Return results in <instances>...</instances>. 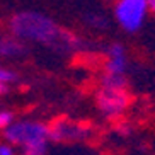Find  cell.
Listing matches in <instances>:
<instances>
[{"label":"cell","mask_w":155,"mask_h":155,"mask_svg":"<svg viewBox=\"0 0 155 155\" xmlns=\"http://www.w3.org/2000/svg\"><path fill=\"white\" fill-rule=\"evenodd\" d=\"M9 29L12 36L21 43H39V45L55 48L58 51H73L82 46V41L72 32L65 31L58 22H55L46 14L36 10L17 12L10 19Z\"/></svg>","instance_id":"6da1fadb"},{"label":"cell","mask_w":155,"mask_h":155,"mask_svg":"<svg viewBox=\"0 0 155 155\" xmlns=\"http://www.w3.org/2000/svg\"><path fill=\"white\" fill-rule=\"evenodd\" d=\"M4 138L12 147H19L24 155H45L48 150V126L39 121H14L4 131Z\"/></svg>","instance_id":"7a4b0ae2"},{"label":"cell","mask_w":155,"mask_h":155,"mask_svg":"<svg viewBox=\"0 0 155 155\" xmlns=\"http://www.w3.org/2000/svg\"><path fill=\"white\" fill-rule=\"evenodd\" d=\"M148 14L147 0H114V19L118 26L126 32L141 29Z\"/></svg>","instance_id":"3957f363"},{"label":"cell","mask_w":155,"mask_h":155,"mask_svg":"<svg viewBox=\"0 0 155 155\" xmlns=\"http://www.w3.org/2000/svg\"><path fill=\"white\" fill-rule=\"evenodd\" d=\"M97 109L102 113V116L107 119H116L124 113V109L130 104V94L126 89L118 87H99L96 94Z\"/></svg>","instance_id":"277c9868"},{"label":"cell","mask_w":155,"mask_h":155,"mask_svg":"<svg viewBox=\"0 0 155 155\" xmlns=\"http://www.w3.org/2000/svg\"><path fill=\"white\" fill-rule=\"evenodd\" d=\"M91 126L84 124L80 121H73L68 118H58L48 126V137L50 141H58V143H75V141H84L91 137Z\"/></svg>","instance_id":"5b68a950"},{"label":"cell","mask_w":155,"mask_h":155,"mask_svg":"<svg viewBox=\"0 0 155 155\" xmlns=\"http://www.w3.org/2000/svg\"><path fill=\"white\" fill-rule=\"evenodd\" d=\"M128 68V55L121 43H113L107 48V56L104 63V73L124 77Z\"/></svg>","instance_id":"8992f818"},{"label":"cell","mask_w":155,"mask_h":155,"mask_svg":"<svg viewBox=\"0 0 155 155\" xmlns=\"http://www.w3.org/2000/svg\"><path fill=\"white\" fill-rule=\"evenodd\" d=\"M26 46L15 38L0 36V58H15L24 55Z\"/></svg>","instance_id":"52a82bcc"},{"label":"cell","mask_w":155,"mask_h":155,"mask_svg":"<svg viewBox=\"0 0 155 155\" xmlns=\"http://www.w3.org/2000/svg\"><path fill=\"white\" fill-rule=\"evenodd\" d=\"M84 21H85L91 28H94V29H106V28H107V19H106L102 14H97V12L85 14Z\"/></svg>","instance_id":"ba28073f"},{"label":"cell","mask_w":155,"mask_h":155,"mask_svg":"<svg viewBox=\"0 0 155 155\" xmlns=\"http://www.w3.org/2000/svg\"><path fill=\"white\" fill-rule=\"evenodd\" d=\"M102 87H118V89H126V77H118V75H107L104 73L101 78Z\"/></svg>","instance_id":"9c48e42d"},{"label":"cell","mask_w":155,"mask_h":155,"mask_svg":"<svg viewBox=\"0 0 155 155\" xmlns=\"http://www.w3.org/2000/svg\"><path fill=\"white\" fill-rule=\"evenodd\" d=\"M17 80V73L10 68H5V67H0V84L2 85H7L9 87L12 82Z\"/></svg>","instance_id":"30bf717a"},{"label":"cell","mask_w":155,"mask_h":155,"mask_svg":"<svg viewBox=\"0 0 155 155\" xmlns=\"http://www.w3.org/2000/svg\"><path fill=\"white\" fill-rule=\"evenodd\" d=\"M12 123H14V113L7 109H0V130L5 131Z\"/></svg>","instance_id":"8fae6325"},{"label":"cell","mask_w":155,"mask_h":155,"mask_svg":"<svg viewBox=\"0 0 155 155\" xmlns=\"http://www.w3.org/2000/svg\"><path fill=\"white\" fill-rule=\"evenodd\" d=\"M0 155H15L14 147L10 143H0Z\"/></svg>","instance_id":"7c38bea8"},{"label":"cell","mask_w":155,"mask_h":155,"mask_svg":"<svg viewBox=\"0 0 155 155\" xmlns=\"http://www.w3.org/2000/svg\"><path fill=\"white\" fill-rule=\"evenodd\" d=\"M118 133H119V135H124V137H128V135L131 133V128H130V124L121 123V124L118 126Z\"/></svg>","instance_id":"4fadbf2b"},{"label":"cell","mask_w":155,"mask_h":155,"mask_svg":"<svg viewBox=\"0 0 155 155\" xmlns=\"http://www.w3.org/2000/svg\"><path fill=\"white\" fill-rule=\"evenodd\" d=\"M148 2V10L155 14V0H147Z\"/></svg>","instance_id":"5bb4252c"},{"label":"cell","mask_w":155,"mask_h":155,"mask_svg":"<svg viewBox=\"0 0 155 155\" xmlns=\"http://www.w3.org/2000/svg\"><path fill=\"white\" fill-rule=\"evenodd\" d=\"M7 91H9V87H7V85H2V84H0V96H4Z\"/></svg>","instance_id":"9a60e30c"}]
</instances>
